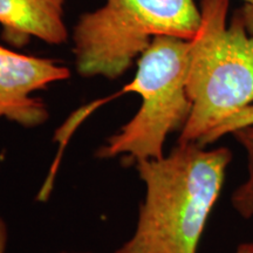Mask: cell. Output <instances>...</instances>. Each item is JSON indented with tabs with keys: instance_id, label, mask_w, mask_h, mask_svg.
Here are the masks:
<instances>
[{
	"instance_id": "1",
	"label": "cell",
	"mask_w": 253,
	"mask_h": 253,
	"mask_svg": "<svg viewBox=\"0 0 253 253\" xmlns=\"http://www.w3.org/2000/svg\"><path fill=\"white\" fill-rule=\"evenodd\" d=\"M231 161L226 147L178 142L160 160L136 162L145 198L135 233L115 253H197Z\"/></svg>"
},
{
	"instance_id": "2",
	"label": "cell",
	"mask_w": 253,
	"mask_h": 253,
	"mask_svg": "<svg viewBox=\"0 0 253 253\" xmlns=\"http://www.w3.org/2000/svg\"><path fill=\"white\" fill-rule=\"evenodd\" d=\"M229 0H201L202 24L190 40L186 91L191 113L178 142L202 143L221 122L253 103V36Z\"/></svg>"
},
{
	"instance_id": "3",
	"label": "cell",
	"mask_w": 253,
	"mask_h": 253,
	"mask_svg": "<svg viewBox=\"0 0 253 253\" xmlns=\"http://www.w3.org/2000/svg\"><path fill=\"white\" fill-rule=\"evenodd\" d=\"M201 24L195 0H106L74 28L77 71L84 78L118 79L155 37L191 40Z\"/></svg>"
},
{
	"instance_id": "4",
	"label": "cell",
	"mask_w": 253,
	"mask_h": 253,
	"mask_svg": "<svg viewBox=\"0 0 253 253\" xmlns=\"http://www.w3.org/2000/svg\"><path fill=\"white\" fill-rule=\"evenodd\" d=\"M190 40L160 36L137 61V71L123 93L141 95L136 115L110 136L97 153L101 158L129 155L135 162L160 160L171 132L182 130L191 113L186 91Z\"/></svg>"
},
{
	"instance_id": "5",
	"label": "cell",
	"mask_w": 253,
	"mask_h": 253,
	"mask_svg": "<svg viewBox=\"0 0 253 253\" xmlns=\"http://www.w3.org/2000/svg\"><path fill=\"white\" fill-rule=\"evenodd\" d=\"M68 68L53 59L38 58L0 46V119L32 128L48 120L42 100L32 97L53 82L66 80Z\"/></svg>"
},
{
	"instance_id": "6",
	"label": "cell",
	"mask_w": 253,
	"mask_h": 253,
	"mask_svg": "<svg viewBox=\"0 0 253 253\" xmlns=\"http://www.w3.org/2000/svg\"><path fill=\"white\" fill-rule=\"evenodd\" d=\"M66 0H0L2 38L23 47L31 38L60 45L68 38L63 19Z\"/></svg>"
},
{
	"instance_id": "7",
	"label": "cell",
	"mask_w": 253,
	"mask_h": 253,
	"mask_svg": "<svg viewBox=\"0 0 253 253\" xmlns=\"http://www.w3.org/2000/svg\"><path fill=\"white\" fill-rule=\"evenodd\" d=\"M246 155L248 177L231 195V205L244 219L253 217V126L238 129L231 134Z\"/></svg>"
},
{
	"instance_id": "8",
	"label": "cell",
	"mask_w": 253,
	"mask_h": 253,
	"mask_svg": "<svg viewBox=\"0 0 253 253\" xmlns=\"http://www.w3.org/2000/svg\"><path fill=\"white\" fill-rule=\"evenodd\" d=\"M253 126V103L245 108L240 109L223 121L208 136L202 143V147H207L209 144H212L218 140H220L224 136L232 134L233 131L238 129L245 128V126Z\"/></svg>"
},
{
	"instance_id": "9",
	"label": "cell",
	"mask_w": 253,
	"mask_h": 253,
	"mask_svg": "<svg viewBox=\"0 0 253 253\" xmlns=\"http://www.w3.org/2000/svg\"><path fill=\"white\" fill-rule=\"evenodd\" d=\"M238 13L243 19L246 30L251 36H253V4H245L244 7L240 9Z\"/></svg>"
},
{
	"instance_id": "10",
	"label": "cell",
	"mask_w": 253,
	"mask_h": 253,
	"mask_svg": "<svg viewBox=\"0 0 253 253\" xmlns=\"http://www.w3.org/2000/svg\"><path fill=\"white\" fill-rule=\"evenodd\" d=\"M7 226H6L5 221L0 217V253H5L6 248H7Z\"/></svg>"
},
{
	"instance_id": "11",
	"label": "cell",
	"mask_w": 253,
	"mask_h": 253,
	"mask_svg": "<svg viewBox=\"0 0 253 253\" xmlns=\"http://www.w3.org/2000/svg\"><path fill=\"white\" fill-rule=\"evenodd\" d=\"M235 253H253V243H243L237 248Z\"/></svg>"
},
{
	"instance_id": "12",
	"label": "cell",
	"mask_w": 253,
	"mask_h": 253,
	"mask_svg": "<svg viewBox=\"0 0 253 253\" xmlns=\"http://www.w3.org/2000/svg\"><path fill=\"white\" fill-rule=\"evenodd\" d=\"M243 1H245L246 4H253V0H243Z\"/></svg>"
}]
</instances>
